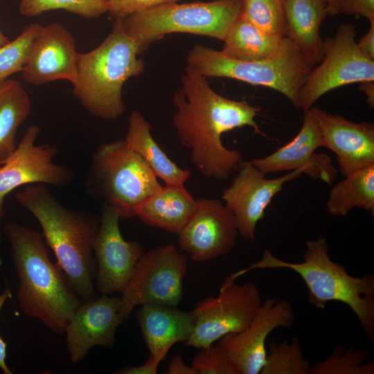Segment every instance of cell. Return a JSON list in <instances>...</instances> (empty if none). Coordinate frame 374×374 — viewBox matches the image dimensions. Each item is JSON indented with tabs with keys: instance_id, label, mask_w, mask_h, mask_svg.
Returning a JSON list of instances; mask_svg holds the SVG:
<instances>
[{
	"instance_id": "1",
	"label": "cell",
	"mask_w": 374,
	"mask_h": 374,
	"mask_svg": "<svg viewBox=\"0 0 374 374\" xmlns=\"http://www.w3.org/2000/svg\"><path fill=\"white\" fill-rule=\"evenodd\" d=\"M181 88L173 97L177 107L172 123L181 144L190 150V160L206 177L218 181L238 171L242 154L222 143V135L249 126L265 136L255 121L260 108L244 100H234L216 93L206 78L186 66Z\"/></svg>"
},
{
	"instance_id": "2",
	"label": "cell",
	"mask_w": 374,
	"mask_h": 374,
	"mask_svg": "<svg viewBox=\"0 0 374 374\" xmlns=\"http://www.w3.org/2000/svg\"><path fill=\"white\" fill-rule=\"evenodd\" d=\"M17 202L33 214L70 284L82 302L97 297L93 244L100 218L62 205L45 184H28L15 194Z\"/></svg>"
},
{
	"instance_id": "3",
	"label": "cell",
	"mask_w": 374,
	"mask_h": 374,
	"mask_svg": "<svg viewBox=\"0 0 374 374\" xmlns=\"http://www.w3.org/2000/svg\"><path fill=\"white\" fill-rule=\"evenodd\" d=\"M3 230L19 279L21 310L52 332L64 333L82 301L61 267L50 260L38 231L13 222L6 223Z\"/></svg>"
},
{
	"instance_id": "4",
	"label": "cell",
	"mask_w": 374,
	"mask_h": 374,
	"mask_svg": "<svg viewBox=\"0 0 374 374\" xmlns=\"http://www.w3.org/2000/svg\"><path fill=\"white\" fill-rule=\"evenodd\" d=\"M258 269H287L296 272L305 283L312 305L323 310L330 301L344 303L355 314L363 331L374 342V275L367 273L355 277L348 274L344 266L330 259L324 236L306 241L302 262L282 260L265 249L260 260L230 276L235 280Z\"/></svg>"
},
{
	"instance_id": "5",
	"label": "cell",
	"mask_w": 374,
	"mask_h": 374,
	"mask_svg": "<svg viewBox=\"0 0 374 374\" xmlns=\"http://www.w3.org/2000/svg\"><path fill=\"white\" fill-rule=\"evenodd\" d=\"M145 51L125 31L121 19H116L99 46L79 53L73 95L93 116L117 119L126 109L122 96L124 83L145 71L144 60L139 58Z\"/></svg>"
},
{
	"instance_id": "6",
	"label": "cell",
	"mask_w": 374,
	"mask_h": 374,
	"mask_svg": "<svg viewBox=\"0 0 374 374\" xmlns=\"http://www.w3.org/2000/svg\"><path fill=\"white\" fill-rule=\"evenodd\" d=\"M186 63V66L205 78H229L274 89L295 107L299 90L312 69L299 48L286 37L279 51L268 59L234 60L221 51L196 44L188 53Z\"/></svg>"
},
{
	"instance_id": "7",
	"label": "cell",
	"mask_w": 374,
	"mask_h": 374,
	"mask_svg": "<svg viewBox=\"0 0 374 374\" xmlns=\"http://www.w3.org/2000/svg\"><path fill=\"white\" fill-rule=\"evenodd\" d=\"M85 183L88 193L117 209L121 219L134 217L136 208L162 187L125 140L103 143L95 150Z\"/></svg>"
},
{
	"instance_id": "8",
	"label": "cell",
	"mask_w": 374,
	"mask_h": 374,
	"mask_svg": "<svg viewBox=\"0 0 374 374\" xmlns=\"http://www.w3.org/2000/svg\"><path fill=\"white\" fill-rule=\"evenodd\" d=\"M241 0L156 6L121 19L125 31L145 50L166 34L185 33L223 41L231 24L240 15Z\"/></svg>"
},
{
	"instance_id": "9",
	"label": "cell",
	"mask_w": 374,
	"mask_h": 374,
	"mask_svg": "<svg viewBox=\"0 0 374 374\" xmlns=\"http://www.w3.org/2000/svg\"><path fill=\"white\" fill-rule=\"evenodd\" d=\"M356 26L340 24L333 37L323 41V57L301 87L296 108L303 112L323 95L355 82H374V60L359 48Z\"/></svg>"
},
{
	"instance_id": "10",
	"label": "cell",
	"mask_w": 374,
	"mask_h": 374,
	"mask_svg": "<svg viewBox=\"0 0 374 374\" xmlns=\"http://www.w3.org/2000/svg\"><path fill=\"white\" fill-rule=\"evenodd\" d=\"M187 273L186 256L172 244H161L143 253L121 293L122 319H127L139 305L177 306L183 299V282Z\"/></svg>"
},
{
	"instance_id": "11",
	"label": "cell",
	"mask_w": 374,
	"mask_h": 374,
	"mask_svg": "<svg viewBox=\"0 0 374 374\" xmlns=\"http://www.w3.org/2000/svg\"><path fill=\"white\" fill-rule=\"evenodd\" d=\"M262 303L256 284H237L229 275L223 280L217 296L198 301L192 312L195 318L193 332L184 344L201 348L223 336L244 330Z\"/></svg>"
},
{
	"instance_id": "12",
	"label": "cell",
	"mask_w": 374,
	"mask_h": 374,
	"mask_svg": "<svg viewBox=\"0 0 374 374\" xmlns=\"http://www.w3.org/2000/svg\"><path fill=\"white\" fill-rule=\"evenodd\" d=\"M39 132L37 125L29 126L13 152L0 163V211L3 215L4 199L15 188L35 184L64 187L74 178L69 167L53 162L55 146L35 144Z\"/></svg>"
},
{
	"instance_id": "13",
	"label": "cell",
	"mask_w": 374,
	"mask_h": 374,
	"mask_svg": "<svg viewBox=\"0 0 374 374\" xmlns=\"http://www.w3.org/2000/svg\"><path fill=\"white\" fill-rule=\"evenodd\" d=\"M294 319L290 301L269 297L262 302L244 330L223 336L217 344L225 350L240 374H258L265 364L268 335L278 328L290 329Z\"/></svg>"
},
{
	"instance_id": "14",
	"label": "cell",
	"mask_w": 374,
	"mask_h": 374,
	"mask_svg": "<svg viewBox=\"0 0 374 374\" xmlns=\"http://www.w3.org/2000/svg\"><path fill=\"white\" fill-rule=\"evenodd\" d=\"M260 170L248 161H242L231 183L224 189L222 199L234 216L238 234L253 240L258 222L265 216V211L273 197L287 181L302 175L299 170L274 179H267Z\"/></svg>"
},
{
	"instance_id": "15",
	"label": "cell",
	"mask_w": 374,
	"mask_h": 374,
	"mask_svg": "<svg viewBox=\"0 0 374 374\" xmlns=\"http://www.w3.org/2000/svg\"><path fill=\"white\" fill-rule=\"evenodd\" d=\"M120 212L103 204L100 226L93 244L96 262V285L101 294L122 293L143 248L137 241H127L120 227Z\"/></svg>"
},
{
	"instance_id": "16",
	"label": "cell",
	"mask_w": 374,
	"mask_h": 374,
	"mask_svg": "<svg viewBox=\"0 0 374 374\" xmlns=\"http://www.w3.org/2000/svg\"><path fill=\"white\" fill-rule=\"evenodd\" d=\"M196 200L195 211L177 235L180 249L195 262L227 254L234 248L238 235L233 215L217 199Z\"/></svg>"
},
{
	"instance_id": "17",
	"label": "cell",
	"mask_w": 374,
	"mask_h": 374,
	"mask_svg": "<svg viewBox=\"0 0 374 374\" xmlns=\"http://www.w3.org/2000/svg\"><path fill=\"white\" fill-rule=\"evenodd\" d=\"M319 147H323V141L310 108L304 112L302 127L292 141L272 154L249 162L265 175L296 170L330 185L337 170L329 156L315 152Z\"/></svg>"
},
{
	"instance_id": "18",
	"label": "cell",
	"mask_w": 374,
	"mask_h": 374,
	"mask_svg": "<svg viewBox=\"0 0 374 374\" xmlns=\"http://www.w3.org/2000/svg\"><path fill=\"white\" fill-rule=\"evenodd\" d=\"M120 307L121 297L101 294L78 308L64 331L72 363L82 361L94 346L113 347L116 329L124 321Z\"/></svg>"
},
{
	"instance_id": "19",
	"label": "cell",
	"mask_w": 374,
	"mask_h": 374,
	"mask_svg": "<svg viewBox=\"0 0 374 374\" xmlns=\"http://www.w3.org/2000/svg\"><path fill=\"white\" fill-rule=\"evenodd\" d=\"M79 52L73 35L61 24L42 26L35 38L22 77L39 86L58 80L73 84Z\"/></svg>"
},
{
	"instance_id": "20",
	"label": "cell",
	"mask_w": 374,
	"mask_h": 374,
	"mask_svg": "<svg viewBox=\"0 0 374 374\" xmlns=\"http://www.w3.org/2000/svg\"><path fill=\"white\" fill-rule=\"evenodd\" d=\"M311 109L318 123L323 147L335 154L344 177L374 163L373 123H355L317 107L312 106Z\"/></svg>"
},
{
	"instance_id": "21",
	"label": "cell",
	"mask_w": 374,
	"mask_h": 374,
	"mask_svg": "<svg viewBox=\"0 0 374 374\" xmlns=\"http://www.w3.org/2000/svg\"><path fill=\"white\" fill-rule=\"evenodd\" d=\"M136 317L150 355L161 362L173 345L189 339L195 324L192 311L172 305L144 304Z\"/></svg>"
},
{
	"instance_id": "22",
	"label": "cell",
	"mask_w": 374,
	"mask_h": 374,
	"mask_svg": "<svg viewBox=\"0 0 374 374\" xmlns=\"http://www.w3.org/2000/svg\"><path fill=\"white\" fill-rule=\"evenodd\" d=\"M285 37L301 51L313 67L323 57V41L319 29L328 16L324 0H284Z\"/></svg>"
},
{
	"instance_id": "23",
	"label": "cell",
	"mask_w": 374,
	"mask_h": 374,
	"mask_svg": "<svg viewBox=\"0 0 374 374\" xmlns=\"http://www.w3.org/2000/svg\"><path fill=\"white\" fill-rule=\"evenodd\" d=\"M197 207L186 188L162 186L135 209V217L146 225L178 235Z\"/></svg>"
},
{
	"instance_id": "24",
	"label": "cell",
	"mask_w": 374,
	"mask_h": 374,
	"mask_svg": "<svg viewBox=\"0 0 374 374\" xmlns=\"http://www.w3.org/2000/svg\"><path fill=\"white\" fill-rule=\"evenodd\" d=\"M152 125L139 112L133 111L129 116L125 141L166 186L185 188L184 184L190 177V170L179 168L167 156L152 136Z\"/></svg>"
},
{
	"instance_id": "25",
	"label": "cell",
	"mask_w": 374,
	"mask_h": 374,
	"mask_svg": "<svg viewBox=\"0 0 374 374\" xmlns=\"http://www.w3.org/2000/svg\"><path fill=\"white\" fill-rule=\"evenodd\" d=\"M283 39L263 31L240 14L229 27L221 51L234 60H261L275 55Z\"/></svg>"
},
{
	"instance_id": "26",
	"label": "cell",
	"mask_w": 374,
	"mask_h": 374,
	"mask_svg": "<svg viewBox=\"0 0 374 374\" xmlns=\"http://www.w3.org/2000/svg\"><path fill=\"white\" fill-rule=\"evenodd\" d=\"M360 208L374 215V163L358 169L334 185L326 204L333 216H345Z\"/></svg>"
},
{
	"instance_id": "27",
	"label": "cell",
	"mask_w": 374,
	"mask_h": 374,
	"mask_svg": "<svg viewBox=\"0 0 374 374\" xmlns=\"http://www.w3.org/2000/svg\"><path fill=\"white\" fill-rule=\"evenodd\" d=\"M31 109L28 94L15 80L0 83V163L15 150L18 127Z\"/></svg>"
},
{
	"instance_id": "28",
	"label": "cell",
	"mask_w": 374,
	"mask_h": 374,
	"mask_svg": "<svg viewBox=\"0 0 374 374\" xmlns=\"http://www.w3.org/2000/svg\"><path fill=\"white\" fill-rule=\"evenodd\" d=\"M371 355L366 348L337 344L326 359L312 365L310 374H373L374 362L368 361Z\"/></svg>"
},
{
	"instance_id": "29",
	"label": "cell",
	"mask_w": 374,
	"mask_h": 374,
	"mask_svg": "<svg viewBox=\"0 0 374 374\" xmlns=\"http://www.w3.org/2000/svg\"><path fill=\"white\" fill-rule=\"evenodd\" d=\"M268 348L260 374H310L312 365L304 358L299 337L290 342H271Z\"/></svg>"
},
{
	"instance_id": "30",
	"label": "cell",
	"mask_w": 374,
	"mask_h": 374,
	"mask_svg": "<svg viewBox=\"0 0 374 374\" xmlns=\"http://www.w3.org/2000/svg\"><path fill=\"white\" fill-rule=\"evenodd\" d=\"M240 14L263 31L285 37L284 0H241Z\"/></svg>"
},
{
	"instance_id": "31",
	"label": "cell",
	"mask_w": 374,
	"mask_h": 374,
	"mask_svg": "<svg viewBox=\"0 0 374 374\" xmlns=\"http://www.w3.org/2000/svg\"><path fill=\"white\" fill-rule=\"evenodd\" d=\"M19 13L32 17L54 10H63L84 19H93L107 12L103 0H21Z\"/></svg>"
},
{
	"instance_id": "32",
	"label": "cell",
	"mask_w": 374,
	"mask_h": 374,
	"mask_svg": "<svg viewBox=\"0 0 374 374\" xmlns=\"http://www.w3.org/2000/svg\"><path fill=\"white\" fill-rule=\"evenodd\" d=\"M42 26L37 23L28 24L14 40L0 46V83L12 74L22 71Z\"/></svg>"
},
{
	"instance_id": "33",
	"label": "cell",
	"mask_w": 374,
	"mask_h": 374,
	"mask_svg": "<svg viewBox=\"0 0 374 374\" xmlns=\"http://www.w3.org/2000/svg\"><path fill=\"white\" fill-rule=\"evenodd\" d=\"M197 374H240L225 350L218 344L199 348L191 362Z\"/></svg>"
},
{
	"instance_id": "34",
	"label": "cell",
	"mask_w": 374,
	"mask_h": 374,
	"mask_svg": "<svg viewBox=\"0 0 374 374\" xmlns=\"http://www.w3.org/2000/svg\"><path fill=\"white\" fill-rule=\"evenodd\" d=\"M109 16L122 19L132 14L163 3L178 0H103Z\"/></svg>"
},
{
	"instance_id": "35",
	"label": "cell",
	"mask_w": 374,
	"mask_h": 374,
	"mask_svg": "<svg viewBox=\"0 0 374 374\" xmlns=\"http://www.w3.org/2000/svg\"><path fill=\"white\" fill-rule=\"evenodd\" d=\"M359 15L374 21V0H339L332 16Z\"/></svg>"
},
{
	"instance_id": "36",
	"label": "cell",
	"mask_w": 374,
	"mask_h": 374,
	"mask_svg": "<svg viewBox=\"0 0 374 374\" xmlns=\"http://www.w3.org/2000/svg\"><path fill=\"white\" fill-rule=\"evenodd\" d=\"M161 361L150 355L148 360L137 366H127L114 372L117 374H156Z\"/></svg>"
},
{
	"instance_id": "37",
	"label": "cell",
	"mask_w": 374,
	"mask_h": 374,
	"mask_svg": "<svg viewBox=\"0 0 374 374\" xmlns=\"http://www.w3.org/2000/svg\"><path fill=\"white\" fill-rule=\"evenodd\" d=\"M12 293L9 288H6L0 293V312L5 302L12 298ZM7 343L0 336V368L4 374H12V371L6 364Z\"/></svg>"
},
{
	"instance_id": "38",
	"label": "cell",
	"mask_w": 374,
	"mask_h": 374,
	"mask_svg": "<svg viewBox=\"0 0 374 374\" xmlns=\"http://www.w3.org/2000/svg\"><path fill=\"white\" fill-rule=\"evenodd\" d=\"M360 51L368 58L374 60V21H370V28L367 33L357 42Z\"/></svg>"
},
{
	"instance_id": "39",
	"label": "cell",
	"mask_w": 374,
	"mask_h": 374,
	"mask_svg": "<svg viewBox=\"0 0 374 374\" xmlns=\"http://www.w3.org/2000/svg\"><path fill=\"white\" fill-rule=\"evenodd\" d=\"M165 373L166 374H197L193 366L184 364L179 355L172 357Z\"/></svg>"
},
{
	"instance_id": "40",
	"label": "cell",
	"mask_w": 374,
	"mask_h": 374,
	"mask_svg": "<svg viewBox=\"0 0 374 374\" xmlns=\"http://www.w3.org/2000/svg\"><path fill=\"white\" fill-rule=\"evenodd\" d=\"M359 89L362 91L366 97V103L370 108L374 107V83L373 82H361Z\"/></svg>"
},
{
	"instance_id": "41",
	"label": "cell",
	"mask_w": 374,
	"mask_h": 374,
	"mask_svg": "<svg viewBox=\"0 0 374 374\" xmlns=\"http://www.w3.org/2000/svg\"><path fill=\"white\" fill-rule=\"evenodd\" d=\"M327 3L328 15L332 16L339 0H324Z\"/></svg>"
},
{
	"instance_id": "42",
	"label": "cell",
	"mask_w": 374,
	"mask_h": 374,
	"mask_svg": "<svg viewBox=\"0 0 374 374\" xmlns=\"http://www.w3.org/2000/svg\"><path fill=\"white\" fill-rule=\"evenodd\" d=\"M10 40L3 34L0 30V46L6 44Z\"/></svg>"
},
{
	"instance_id": "43",
	"label": "cell",
	"mask_w": 374,
	"mask_h": 374,
	"mask_svg": "<svg viewBox=\"0 0 374 374\" xmlns=\"http://www.w3.org/2000/svg\"><path fill=\"white\" fill-rule=\"evenodd\" d=\"M3 216V214L0 211V218H1Z\"/></svg>"
}]
</instances>
